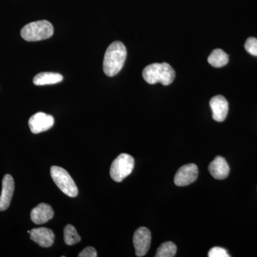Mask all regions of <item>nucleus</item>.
<instances>
[{"label":"nucleus","mask_w":257,"mask_h":257,"mask_svg":"<svg viewBox=\"0 0 257 257\" xmlns=\"http://www.w3.org/2000/svg\"><path fill=\"white\" fill-rule=\"evenodd\" d=\"M135 160L131 155L121 154L111 164L110 176L116 182H121L133 172Z\"/></svg>","instance_id":"39448f33"},{"label":"nucleus","mask_w":257,"mask_h":257,"mask_svg":"<svg viewBox=\"0 0 257 257\" xmlns=\"http://www.w3.org/2000/svg\"><path fill=\"white\" fill-rule=\"evenodd\" d=\"M63 80V77L60 74L53 72H42L37 74L33 79L35 85L42 86L47 84H55Z\"/></svg>","instance_id":"4468645a"},{"label":"nucleus","mask_w":257,"mask_h":257,"mask_svg":"<svg viewBox=\"0 0 257 257\" xmlns=\"http://www.w3.org/2000/svg\"><path fill=\"white\" fill-rule=\"evenodd\" d=\"M50 174L56 185L64 194L70 197H77L78 189L67 171L62 167L53 166L51 167Z\"/></svg>","instance_id":"20e7f679"},{"label":"nucleus","mask_w":257,"mask_h":257,"mask_svg":"<svg viewBox=\"0 0 257 257\" xmlns=\"http://www.w3.org/2000/svg\"><path fill=\"white\" fill-rule=\"evenodd\" d=\"M54 28L47 20L34 22L25 25L21 30V36L28 42L41 41L53 35Z\"/></svg>","instance_id":"7ed1b4c3"},{"label":"nucleus","mask_w":257,"mask_h":257,"mask_svg":"<svg viewBox=\"0 0 257 257\" xmlns=\"http://www.w3.org/2000/svg\"><path fill=\"white\" fill-rule=\"evenodd\" d=\"M64 240L66 244L74 245L81 241L80 236L74 226L67 224L64 229Z\"/></svg>","instance_id":"dca6fc26"},{"label":"nucleus","mask_w":257,"mask_h":257,"mask_svg":"<svg viewBox=\"0 0 257 257\" xmlns=\"http://www.w3.org/2000/svg\"><path fill=\"white\" fill-rule=\"evenodd\" d=\"M15 191V181L10 175L5 176L0 195V211H5L10 207Z\"/></svg>","instance_id":"9d476101"},{"label":"nucleus","mask_w":257,"mask_h":257,"mask_svg":"<svg viewBox=\"0 0 257 257\" xmlns=\"http://www.w3.org/2000/svg\"><path fill=\"white\" fill-rule=\"evenodd\" d=\"M126 57V49L122 42H112L106 49L103 62L104 73L114 77L122 69Z\"/></svg>","instance_id":"f257e3e1"},{"label":"nucleus","mask_w":257,"mask_h":257,"mask_svg":"<svg viewBox=\"0 0 257 257\" xmlns=\"http://www.w3.org/2000/svg\"><path fill=\"white\" fill-rule=\"evenodd\" d=\"M30 239L42 247H50L53 245L55 236L53 231L47 228L40 227L30 231Z\"/></svg>","instance_id":"1a4fd4ad"},{"label":"nucleus","mask_w":257,"mask_h":257,"mask_svg":"<svg viewBox=\"0 0 257 257\" xmlns=\"http://www.w3.org/2000/svg\"><path fill=\"white\" fill-rule=\"evenodd\" d=\"M244 47L248 53L257 57V39L254 37L248 38L245 42Z\"/></svg>","instance_id":"a211bd4d"},{"label":"nucleus","mask_w":257,"mask_h":257,"mask_svg":"<svg viewBox=\"0 0 257 257\" xmlns=\"http://www.w3.org/2000/svg\"><path fill=\"white\" fill-rule=\"evenodd\" d=\"M177 246L172 241L162 243L157 249L156 257H173L177 253Z\"/></svg>","instance_id":"f3484780"},{"label":"nucleus","mask_w":257,"mask_h":257,"mask_svg":"<svg viewBox=\"0 0 257 257\" xmlns=\"http://www.w3.org/2000/svg\"><path fill=\"white\" fill-rule=\"evenodd\" d=\"M199 170L194 164H189L181 167L175 177V183L179 187H184L195 182L197 179Z\"/></svg>","instance_id":"6e6552de"},{"label":"nucleus","mask_w":257,"mask_h":257,"mask_svg":"<svg viewBox=\"0 0 257 257\" xmlns=\"http://www.w3.org/2000/svg\"><path fill=\"white\" fill-rule=\"evenodd\" d=\"M79 257H96L97 256V252H96L95 248L92 246H88L86 247L79 253Z\"/></svg>","instance_id":"aec40b11"},{"label":"nucleus","mask_w":257,"mask_h":257,"mask_svg":"<svg viewBox=\"0 0 257 257\" xmlns=\"http://www.w3.org/2000/svg\"><path fill=\"white\" fill-rule=\"evenodd\" d=\"M55 215L53 209L49 204L45 203L37 205L31 211L32 221L36 224H42L51 220Z\"/></svg>","instance_id":"f8f14e48"},{"label":"nucleus","mask_w":257,"mask_h":257,"mask_svg":"<svg viewBox=\"0 0 257 257\" xmlns=\"http://www.w3.org/2000/svg\"><path fill=\"white\" fill-rule=\"evenodd\" d=\"M143 78L150 84L161 83L163 85H170L175 78V72L170 64L154 63L147 66L143 72Z\"/></svg>","instance_id":"f03ea898"},{"label":"nucleus","mask_w":257,"mask_h":257,"mask_svg":"<svg viewBox=\"0 0 257 257\" xmlns=\"http://www.w3.org/2000/svg\"><path fill=\"white\" fill-rule=\"evenodd\" d=\"M209 257H229L230 255L224 248L213 247L208 253Z\"/></svg>","instance_id":"6ab92c4d"},{"label":"nucleus","mask_w":257,"mask_h":257,"mask_svg":"<svg viewBox=\"0 0 257 257\" xmlns=\"http://www.w3.org/2000/svg\"><path fill=\"white\" fill-rule=\"evenodd\" d=\"M55 122L53 116L45 113L34 114L29 120V126L32 133L39 134L47 131L52 127Z\"/></svg>","instance_id":"0eeeda50"},{"label":"nucleus","mask_w":257,"mask_h":257,"mask_svg":"<svg viewBox=\"0 0 257 257\" xmlns=\"http://www.w3.org/2000/svg\"><path fill=\"white\" fill-rule=\"evenodd\" d=\"M151 232L146 227H140L136 230L133 236L135 253L139 257L144 256L148 252L151 243Z\"/></svg>","instance_id":"423d86ee"},{"label":"nucleus","mask_w":257,"mask_h":257,"mask_svg":"<svg viewBox=\"0 0 257 257\" xmlns=\"http://www.w3.org/2000/svg\"><path fill=\"white\" fill-rule=\"evenodd\" d=\"M211 176L216 179H224L229 174V167L224 158L216 157L209 166Z\"/></svg>","instance_id":"ddd939ff"},{"label":"nucleus","mask_w":257,"mask_h":257,"mask_svg":"<svg viewBox=\"0 0 257 257\" xmlns=\"http://www.w3.org/2000/svg\"><path fill=\"white\" fill-rule=\"evenodd\" d=\"M208 62L213 67L219 68L229 62V56L221 49H216L208 57Z\"/></svg>","instance_id":"2eb2a0df"},{"label":"nucleus","mask_w":257,"mask_h":257,"mask_svg":"<svg viewBox=\"0 0 257 257\" xmlns=\"http://www.w3.org/2000/svg\"><path fill=\"white\" fill-rule=\"evenodd\" d=\"M210 106L212 110L213 119L216 121H224L229 111V104L224 96L217 95L211 98Z\"/></svg>","instance_id":"9b49d317"}]
</instances>
